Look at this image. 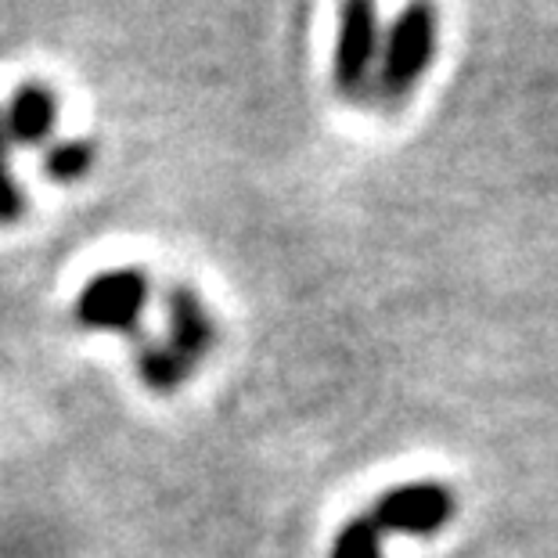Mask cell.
Masks as SVG:
<instances>
[{
	"instance_id": "1",
	"label": "cell",
	"mask_w": 558,
	"mask_h": 558,
	"mask_svg": "<svg viewBox=\"0 0 558 558\" xmlns=\"http://www.w3.org/2000/svg\"><path fill=\"white\" fill-rule=\"evenodd\" d=\"M439 51V8L436 0H408L383 37L372 98L383 109H400L418 90Z\"/></svg>"
},
{
	"instance_id": "2",
	"label": "cell",
	"mask_w": 558,
	"mask_h": 558,
	"mask_svg": "<svg viewBox=\"0 0 558 558\" xmlns=\"http://www.w3.org/2000/svg\"><path fill=\"white\" fill-rule=\"evenodd\" d=\"M336 51H331V90L357 105L372 94L378 54H383V15L378 0H339Z\"/></svg>"
},
{
	"instance_id": "3",
	"label": "cell",
	"mask_w": 558,
	"mask_h": 558,
	"mask_svg": "<svg viewBox=\"0 0 558 558\" xmlns=\"http://www.w3.org/2000/svg\"><path fill=\"white\" fill-rule=\"evenodd\" d=\"M151 281L137 267H116L94 275L76 295V320L90 331H130L145 314Z\"/></svg>"
},
{
	"instance_id": "4",
	"label": "cell",
	"mask_w": 558,
	"mask_h": 558,
	"mask_svg": "<svg viewBox=\"0 0 558 558\" xmlns=\"http://www.w3.org/2000/svg\"><path fill=\"white\" fill-rule=\"evenodd\" d=\"M372 519L383 533H408V537H433L454 519V494L436 480H414L386 490L372 508Z\"/></svg>"
},
{
	"instance_id": "5",
	"label": "cell",
	"mask_w": 558,
	"mask_h": 558,
	"mask_svg": "<svg viewBox=\"0 0 558 558\" xmlns=\"http://www.w3.org/2000/svg\"><path fill=\"white\" fill-rule=\"evenodd\" d=\"M58 109H62V101H58L54 87H47L44 80L22 83V87L11 94L4 116H0L8 145H22V148L47 145L58 130Z\"/></svg>"
},
{
	"instance_id": "6",
	"label": "cell",
	"mask_w": 558,
	"mask_h": 558,
	"mask_svg": "<svg viewBox=\"0 0 558 558\" xmlns=\"http://www.w3.org/2000/svg\"><path fill=\"white\" fill-rule=\"evenodd\" d=\"M166 317H170V339L166 342L195 367L213 350V339H217V328H213V317L206 303H202V295L192 284L177 281L166 292Z\"/></svg>"
},
{
	"instance_id": "7",
	"label": "cell",
	"mask_w": 558,
	"mask_h": 558,
	"mask_svg": "<svg viewBox=\"0 0 558 558\" xmlns=\"http://www.w3.org/2000/svg\"><path fill=\"white\" fill-rule=\"evenodd\" d=\"M137 375H141V383L148 389H156V393H173V389L192 375V364H187L166 339H148L137 347Z\"/></svg>"
},
{
	"instance_id": "8",
	"label": "cell",
	"mask_w": 558,
	"mask_h": 558,
	"mask_svg": "<svg viewBox=\"0 0 558 558\" xmlns=\"http://www.w3.org/2000/svg\"><path fill=\"white\" fill-rule=\"evenodd\" d=\"M94 159H98V148H94V141L87 137L54 141V145L44 151V177L54 184H76L83 177H90Z\"/></svg>"
},
{
	"instance_id": "9",
	"label": "cell",
	"mask_w": 558,
	"mask_h": 558,
	"mask_svg": "<svg viewBox=\"0 0 558 558\" xmlns=\"http://www.w3.org/2000/svg\"><path fill=\"white\" fill-rule=\"evenodd\" d=\"M328 558H383V526L372 519V512L353 515L336 533Z\"/></svg>"
},
{
	"instance_id": "10",
	"label": "cell",
	"mask_w": 558,
	"mask_h": 558,
	"mask_svg": "<svg viewBox=\"0 0 558 558\" xmlns=\"http://www.w3.org/2000/svg\"><path fill=\"white\" fill-rule=\"evenodd\" d=\"M26 217V192H22L15 170L8 159V134L0 123V228H15Z\"/></svg>"
}]
</instances>
